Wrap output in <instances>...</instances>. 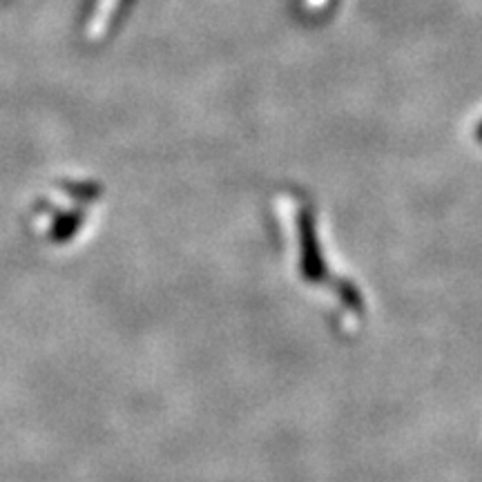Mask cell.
<instances>
[{"label":"cell","mask_w":482,"mask_h":482,"mask_svg":"<svg viewBox=\"0 0 482 482\" xmlns=\"http://www.w3.org/2000/svg\"><path fill=\"white\" fill-rule=\"evenodd\" d=\"M299 237H301V273L310 281H320L326 278L324 261L318 250V239H315L313 219L309 210L299 213Z\"/></svg>","instance_id":"6da1fadb"},{"label":"cell","mask_w":482,"mask_h":482,"mask_svg":"<svg viewBox=\"0 0 482 482\" xmlns=\"http://www.w3.org/2000/svg\"><path fill=\"white\" fill-rule=\"evenodd\" d=\"M476 137H478V141H482V123H480V128H478V132H476Z\"/></svg>","instance_id":"3957f363"},{"label":"cell","mask_w":482,"mask_h":482,"mask_svg":"<svg viewBox=\"0 0 482 482\" xmlns=\"http://www.w3.org/2000/svg\"><path fill=\"white\" fill-rule=\"evenodd\" d=\"M83 224V213L80 210H65L54 219L52 228H49V239L57 241V244H65L77 235V230Z\"/></svg>","instance_id":"7a4b0ae2"}]
</instances>
